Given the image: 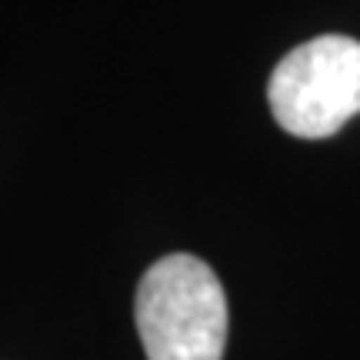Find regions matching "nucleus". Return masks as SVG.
<instances>
[{
	"mask_svg": "<svg viewBox=\"0 0 360 360\" xmlns=\"http://www.w3.org/2000/svg\"><path fill=\"white\" fill-rule=\"evenodd\" d=\"M134 317L147 360H224L227 294L193 254L160 257L143 274Z\"/></svg>",
	"mask_w": 360,
	"mask_h": 360,
	"instance_id": "1",
	"label": "nucleus"
},
{
	"mask_svg": "<svg viewBox=\"0 0 360 360\" xmlns=\"http://www.w3.org/2000/svg\"><path fill=\"white\" fill-rule=\"evenodd\" d=\"M274 120L304 141L330 137L360 114V40L327 34L300 44L267 84Z\"/></svg>",
	"mask_w": 360,
	"mask_h": 360,
	"instance_id": "2",
	"label": "nucleus"
}]
</instances>
